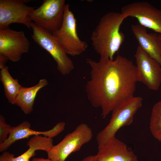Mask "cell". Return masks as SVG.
I'll return each instance as SVG.
<instances>
[{
  "instance_id": "1",
  "label": "cell",
  "mask_w": 161,
  "mask_h": 161,
  "mask_svg": "<svg viewBox=\"0 0 161 161\" xmlns=\"http://www.w3.org/2000/svg\"><path fill=\"white\" fill-rule=\"evenodd\" d=\"M90 78L85 85L92 105L100 107L105 118L115 108L134 97L138 82L137 69L130 60L118 55L112 60L100 57L98 61L87 58Z\"/></svg>"
},
{
  "instance_id": "2",
  "label": "cell",
  "mask_w": 161,
  "mask_h": 161,
  "mask_svg": "<svg viewBox=\"0 0 161 161\" xmlns=\"http://www.w3.org/2000/svg\"><path fill=\"white\" fill-rule=\"evenodd\" d=\"M125 19L120 13L108 12L102 16L92 31V44L100 57L114 59L125 40V36L120 31V27Z\"/></svg>"
},
{
  "instance_id": "3",
  "label": "cell",
  "mask_w": 161,
  "mask_h": 161,
  "mask_svg": "<svg viewBox=\"0 0 161 161\" xmlns=\"http://www.w3.org/2000/svg\"><path fill=\"white\" fill-rule=\"evenodd\" d=\"M143 98L133 97L124 101L112 111L109 123L97 135L98 150L101 148L121 128L131 124L134 116L142 106Z\"/></svg>"
},
{
  "instance_id": "4",
  "label": "cell",
  "mask_w": 161,
  "mask_h": 161,
  "mask_svg": "<svg viewBox=\"0 0 161 161\" xmlns=\"http://www.w3.org/2000/svg\"><path fill=\"white\" fill-rule=\"evenodd\" d=\"M31 27L33 40L50 54L57 63L58 70L63 75L70 73L74 69V64L56 38L48 31L32 22Z\"/></svg>"
},
{
  "instance_id": "5",
  "label": "cell",
  "mask_w": 161,
  "mask_h": 161,
  "mask_svg": "<svg viewBox=\"0 0 161 161\" xmlns=\"http://www.w3.org/2000/svg\"><path fill=\"white\" fill-rule=\"evenodd\" d=\"M92 136L90 128L81 123L58 144L52 146L47 152L48 158L51 161H65L71 154L80 150L83 145L89 142Z\"/></svg>"
},
{
  "instance_id": "6",
  "label": "cell",
  "mask_w": 161,
  "mask_h": 161,
  "mask_svg": "<svg viewBox=\"0 0 161 161\" xmlns=\"http://www.w3.org/2000/svg\"><path fill=\"white\" fill-rule=\"evenodd\" d=\"M76 25L74 14L69 9V4H67L62 25L52 34L59 41L66 53L72 56L82 54L88 47V44L79 37Z\"/></svg>"
},
{
  "instance_id": "7",
  "label": "cell",
  "mask_w": 161,
  "mask_h": 161,
  "mask_svg": "<svg viewBox=\"0 0 161 161\" xmlns=\"http://www.w3.org/2000/svg\"><path fill=\"white\" fill-rule=\"evenodd\" d=\"M65 0H44L30 14L32 21L52 33L61 27L64 19Z\"/></svg>"
},
{
  "instance_id": "8",
  "label": "cell",
  "mask_w": 161,
  "mask_h": 161,
  "mask_svg": "<svg viewBox=\"0 0 161 161\" xmlns=\"http://www.w3.org/2000/svg\"><path fill=\"white\" fill-rule=\"evenodd\" d=\"M120 13L125 18H136L139 24L161 34V10L149 3L139 1L127 4L122 7Z\"/></svg>"
},
{
  "instance_id": "9",
  "label": "cell",
  "mask_w": 161,
  "mask_h": 161,
  "mask_svg": "<svg viewBox=\"0 0 161 161\" xmlns=\"http://www.w3.org/2000/svg\"><path fill=\"white\" fill-rule=\"evenodd\" d=\"M134 57L136 63L138 82L144 84L150 89L158 90L161 84V65L139 46Z\"/></svg>"
},
{
  "instance_id": "10",
  "label": "cell",
  "mask_w": 161,
  "mask_h": 161,
  "mask_svg": "<svg viewBox=\"0 0 161 161\" xmlns=\"http://www.w3.org/2000/svg\"><path fill=\"white\" fill-rule=\"evenodd\" d=\"M35 9L22 0H0V30L9 27L14 23L24 25L31 29L30 14Z\"/></svg>"
},
{
  "instance_id": "11",
  "label": "cell",
  "mask_w": 161,
  "mask_h": 161,
  "mask_svg": "<svg viewBox=\"0 0 161 161\" xmlns=\"http://www.w3.org/2000/svg\"><path fill=\"white\" fill-rule=\"evenodd\" d=\"M30 43L23 31L9 27L0 30V55L13 62L18 61L22 55L28 52Z\"/></svg>"
},
{
  "instance_id": "12",
  "label": "cell",
  "mask_w": 161,
  "mask_h": 161,
  "mask_svg": "<svg viewBox=\"0 0 161 161\" xmlns=\"http://www.w3.org/2000/svg\"><path fill=\"white\" fill-rule=\"evenodd\" d=\"M65 126L64 122H60L50 130L40 131L31 129L30 123L24 121L16 126L12 127L7 139L0 144V151L6 150L16 141L28 138L32 135H43L44 136L52 138L64 130Z\"/></svg>"
},
{
  "instance_id": "13",
  "label": "cell",
  "mask_w": 161,
  "mask_h": 161,
  "mask_svg": "<svg viewBox=\"0 0 161 161\" xmlns=\"http://www.w3.org/2000/svg\"><path fill=\"white\" fill-rule=\"evenodd\" d=\"M98 150L95 161H138L133 152L115 137Z\"/></svg>"
},
{
  "instance_id": "14",
  "label": "cell",
  "mask_w": 161,
  "mask_h": 161,
  "mask_svg": "<svg viewBox=\"0 0 161 161\" xmlns=\"http://www.w3.org/2000/svg\"><path fill=\"white\" fill-rule=\"evenodd\" d=\"M131 29L138 46L161 65V34L148 33L146 28L139 24L131 25Z\"/></svg>"
},
{
  "instance_id": "15",
  "label": "cell",
  "mask_w": 161,
  "mask_h": 161,
  "mask_svg": "<svg viewBox=\"0 0 161 161\" xmlns=\"http://www.w3.org/2000/svg\"><path fill=\"white\" fill-rule=\"evenodd\" d=\"M53 142L51 138L41 135L34 136L27 142L29 148L26 151L15 157L14 154L4 151L0 156V161H30V158L35 155L36 150L49 151L53 145Z\"/></svg>"
},
{
  "instance_id": "16",
  "label": "cell",
  "mask_w": 161,
  "mask_h": 161,
  "mask_svg": "<svg viewBox=\"0 0 161 161\" xmlns=\"http://www.w3.org/2000/svg\"><path fill=\"white\" fill-rule=\"evenodd\" d=\"M48 84L47 80L43 78L31 87L21 86L16 99L15 104L19 107L24 114H30L33 110L34 100L38 92Z\"/></svg>"
},
{
  "instance_id": "17",
  "label": "cell",
  "mask_w": 161,
  "mask_h": 161,
  "mask_svg": "<svg viewBox=\"0 0 161 161\" xmlns=\"http://www.w3.org/2000/svg\"><path fill=\"white\" fill-rule=\"evenodd\" d=\"M0 71V80L4 86L5 95L9 103L15 104L16 99L22 86L17 79L10 75L9 68L5 66Z\"/></svg>"
},
{
  "instance_id": "18",
  "label": "cell",
  "mask_w": 161,
  "mask_h": 161,
  "mask_svg": "<svg viewBox=\"0 0 161 161\" xmlns=\"http://www.w3.org/2000/svg\"><path fill=\"white\" fill-rule=\"evenodd\" d=\"M149 128L154 137L161 142V100L156 103L152 108Z\"/></svg>"
},
{
  "instance_id": "19",
  "label": "cell",
  "mask_w": 161,
  "mask_h": 161,
  "mask_svg": "<svg viewBox=\"0 0 161 161\" xmlns=\"http://www.w3.org/2000/svg\"><path fill=\"white\" fill-rule=\"evenodd\" d=\"M12 127L5 122V119L2 115H0V144L6 140Z\"/></svg>"
},
{
  "instance_id": "20",
  "label": "cell",
  "mask_w": 161,
  "mask_h": 161,
  "mask_svg": "<svg viewBox=\"0 0 161 161\" xmlns=\"http://www.w3.org/2000/svg\"><path fill=\"white\" fill-rule=\"evenodd\" d=\"M8 59L6 57L0 55V69H1L4 67Z\"/></svg>"
},
{
  "instance_id": "21",
  "label": "cell",
  "mask_w": 161,
  "mask_h": 161,
  "mask_svg": "<svg viewBox=\"0 0 161 161\" xmlns=\"http://www.w3.org/2000/svg\"><path fill=\"white\" fill-rule=\"evenodd\" d=\"M95 155H89L87 157L80 161H95Z\"/></svg>"
},
{
  "instance_id": "22",
  "label": "cell",
  "mask_w": 161,
  "mask_h": 161,
  "mask_svg": "<svg viewBox=\"0 0 161 161\" xmlns=\"http://www.w3.org/2000/svg\"><path fill=\"white\" fill-rule=\"evenodd\" d=\"M31 161H51L50 160L47 159H44L41 158H33Z\"/></svg>"
},
{
  "instance_id": "23",
  "label": "cell",
  "mask_w": 161,
  "mask_h": 161,
  "mask_svg": "<svg viewBox=\"0 0 161 161\" xmlns=\"http://www.w3.org/2000/svg\"></svg>"
}]
</instances>
